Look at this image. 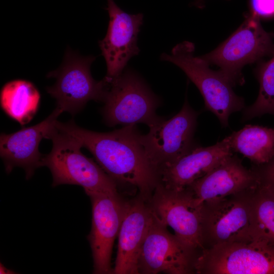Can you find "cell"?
<instances>
[{
	"label": "cell",
	"instance_id": "6da1fadb",
	"mask_svg": "<svg viewBox=\"0 0 274 274\" xmlns=\"http://www.w3.org/2000/svg\"><path fill=\"white\" fill-rule=\"evenodd\" d=\"M56 126L87 149L117 185L135 187L146 198L160 182L159 172L146 155L135 124L108 132L86 129L72 120L58 121Z\"/></svg>",
	"mask_w": 274,
	"mask_h": 274
},
{
	"label": "cell",
	"instance_id": "7a4b0ae2",
	"mask_svg": "<svg viewBox=\"0 0 274 274\" xmlns=\"http://www.w3.org/2000/svg\"><path fill=\"white\" fill-rule=\"evenodd\" d=\"M49 140L52 148L49 153L44 155L42 166L51 173L52 187L78 185L88 196L118 192L117 184L96 162L82 153V146L76 139L57 127Z\"/></svg>",
	"mask_w": 274,
	"mask_h": 274
},
{
	"label": "cell",
	"instance_id": "3957f363",
	"mask_svg": "<svg viewBox=\"0 0 274 274\" xmlns=\"http://www.w3.org/2000/svg\"><path fill=\"white\" fill-rule=\"evenodd\" d=\"M194 49L192 43L184 41L175 46L170 54H162L160 58L185 73L203 96L205 109L215 115L222 127H228L230 115L245 108L244 100L234 93L232 85L219 71L211 70L201 56L194 55Z\"/></svg>",
	"mask_w": 274,
	"mask_h": 274
},
{
	"label": "cell",
	"instance_id": "277c9868",
	"mask_svg": "<svg viewBox=\"0 0 274 274\" xmlns=\"http://www.w3.org/2000/svg\"><path fill=\"white\" fill-rule=\"evenodd\" d=\"M107 81L102 109L107 125L142 123L150 126L162 118L156 113L160 99L136 73L127 68L117 77Z\"/></svg>",
	"mask_w": 274,
	"mask_h": 274
},
{
	"label": "cell",
	"instance_id": "5b68a950",
	"mask_svg": "<svg viewBox=\"0 0 274 274\" xmlns=\"http://www.w3.org/2000/svg\"><path fill=\"white\" fill-rule=\"evenodd\" d=\"M260 18L252 14L219 47L201 56L209 64H215L232 86L243 84L242 69L274 52L271 35L264 29Z\"/></svg>",
	"mask_w": 274,
	"mask_h": 274
},
{
	"label": "cell",
	"instance_id": "8992f818",
	"mask_svg": "<svg viewBox=\"0 0 274 274\" xmlns=\"http://www.w3.org/2000/svg\"><path fill=\"white\" fill-rule=\"evenodd\" d=\"M95 59L93 56H82L67 50L61 65L47 74L48 78L56 81L46 90L56 99V107L62 112L74 116L89 101H104L109 83L105 78L96 81L92 77L90 66Z\"/></svg>",
	"mask_w": 274,
	"mask_h": 274
},
{
	"label": "cell",
	"instance_id": "52a82bcc",
	"mask_svg": "<svg viewBox=\"0 0 274 274\" xmlns=\"http://www.w3.org/2000/svg\"><path fill=\"white\" fill-rule=\"evenodd\" d=\"M193 268L198 273L274 274V244L260 239L216 244L203 250Z\"/></svg>",
	"mask_w": 274,
	"mask_h": 274
},
{
	"label": "cell",
	"instance_id": "ba28073f",
	"mask_svg": "<svg viewBox=\"0 0 274 274\" xmlns=\"http://www.w3.org/2000/svg\"><path fill=\"white\" fill-rule=\"evenodd\" d=\"M152 194L149 203L155 217L191 250L203 248V204L196 201L191 190L170 188L159 182Z\"/></svg>",
	"mask_w": 274,
	"mask_h": 274
},
{
	"label": "cell",
	"instance_id": "9c48e42d",
	"mask_svg": "<svg viewBox=\"0 0 274 274\" xmlns=\"http://www.w3.org/2000/svg\"><path fill=\"white\" fill-rule=\"evenodd\" d=\"M198 113L187 100L178 113L168 120L162 118L141 136L146 155L158 170L188 153L196 146L194 135Z\"/></svg>",
	"mask_w": 274,
	"mask_h": 274
},
{
	"label": "cell",
	"instance_id": "30bf717a",
	"mask_svg": "<svg viewBox=\"0 0 274 274\" xmlns=\"http://www.w3.org/2000/svg\"><path fill=\"white\" fill-rule=\"evenodd\" d=\"M91 228L87 236L92 251L93 273H114L111 257L115 239L118 235L126 202L118 192L90 195Z\"/></svg>",
	"mask_w": 274,
	"mask_h": 274
},
{
	"label": "cell",
	"instance_id": "8fae6325",
	"mask_svg": "<svg viewBox=\"0 0 274 274\" xmlns=\"http://www.w3.org/2000/svg\"><path fill=\"white\" fill-rule=\"evenodd\" d=\"M192 251L168 232L167 226L153 215L139 255V273H189L193 268Z\"/></svg>",
	"mask_w": 274,
	"mask_h": 274
},
{
	"label": "cell",
	"instance_id": "7c38bea8",
	"mask_svg": "<svg viewBox=\"0 0 274 274\" xmlns=\"http://www.w3.org/2000/svg\"><path fill=\"white\" fill-rule=\"evenodd\" d=\"M106 10L110 20L106 36L98 43L107 64L105 78L110 81L121 75L129 59L139 53L138 36L143 15L126 13L114 0H107Z\"/></svg>",
	"mask_w": 274,
	"mask_h": 274
},
{
	"label": "cell",
	"instance_id": "4fadbf2b",
	"mask_svg": "<svg viewBox=\"0 0 274 274\" xmlns=\"http://www.w3.org/2000/svg\"><path fill=\"white\" fill-rule=\"evenodd\" d=\"M62 111L56 107L40 123L11 133L0 136V155L7 174L20 167L25 171L26 179L31 178L36 169L42 166L44 155L39 151L43 139H49L56 130L57 119Z\"/></svg>",
	"mask_w": 274,
	"mask_h": 274
},
{
	"label": "cell",
	"instance_id": "5bb4252c",
	"mask_svg": "<svg viewBox=\"0 0 274 274\" xmlns=\"http://www.w3.org/2000/svg\"><path fill=\"white\" fill-rule=\"evenodd\" d=\"M203 236L212 246L224 243L248 242L254 238L252 200L224 198L203 204Z\"/></svg>",
	"mask_w": 274,
	"mask_h": 274
},
{
	"label": "cell",
	"instance_id": "9a60e30c",
	"mask_svg": "<svg viewBox=\"0 0 274 274\" xmlns=\"http://www.w3.org/2000/svg\"><path fill=\"white\" fill-rule=\"evenodd\" d=\"M261 177L258 171L245 167L236 155H231L188 188L200 204L219 201L260 186Z\"/></svg>",
	"mask_w": 274,
	"mask_h": 274
},
{
	"label": "cell",
	"instance_id": "2e32d148",
	"mask_svg": "<svg viewBox=\"0 0 274 274\" xmlns=\"http://www.w3.org/2000/svg\"><path fill=\"white\" fill-rule=\"evenodd\" d=\"M153 219L149 202L143 196L126 202L118 233L115 274H139L140 252Z\"/></svg>",
	"mask_w": 274,
	"mask_h": 274
},
{
	"label": "cell",
	"instance_id": "e0dca14e",
	"mask_svg": "<svg viewBox=\"0 0 274 274\" xmlns=\"http://www.w3.org/2000/svg\"><path fill=\"white\" fill-rule=\"evenodd\" d=\"M229 136L216 144L196 146L188 153L159 170L160 183L177 190L189 187L233 155Z\"/></svg>",
	"mask_w": 274,
	"mask_h": 274
},
{
	"label": "cell",
	"instance_id": "ac0fdd59",
	"mask_svg": "<svg viewBox=\"0 0 274 274\" xmlns=\"http://www.w3.org/2000/svg\"><path fill=\"white\" fill-rule=\"evenodd\" d=\"M41 94L31 82L15 79L5 83L0 91V106L5 114L21 126L29 123L39 108Z\"/></svg>",
	"mask_w": 274,
	"mask_h": 274
},
{
	"label": "cell",
	"instance_id": "d6986e66",
	"mask_svg": "<svg viewBox=\"0 0 274 274\" xmlns=\"http://www.w3.org/2000/svg\"><path fill=\"white\" fill-rule=\"evenodd\" d=\"M233 151L256 164H265L274 157V127L247 125L228 136Z\"/></svg>",
	"mask_w": 274,
	"mask_h": 274
},
{
	"label": "cell",
	"instance_id": "ffe728a7",
	"mask_svg": "<svg viewBox=\"0 0 274 274\" xmlns=\"http://www.w3.org/2000/svg\"><path fill=\"white\" fill-rule=\"evenodd\" d=\"M257 194L252 199L253 237L274 244V189L262 181Z\"/></svg>",
	"mask_w": 274,
	"mask_h": 274
},
{
	"label": "cell",
	"instance_id": "44dd1931",
	"mask_svg": "<svg viewBox=\"0 0 274 274\" xmlns=\"http://www.w3.org/2000/svg\"><path fill=\"white\" fill-rule=\"evenodd\" d=\"M257 76L258 95L254 104L244 109V121L266 114L274 116V52L270 59L260 65Z\"/></svg>",
	"mask_w": 274,
	"mask_h": 274
},
{
	"label": "cell",
	"instance_id": "7402d4cb",
	"mask_svg": "<svg viewBox=\"0 0 274 274\" xmlns=\"http://www.w3.org/2000/svg\"><path fill=\"white\" fill-rule=\"evenodd\" d=\"M252 13L259 18L274 17V0H250Z\"/></svg>",
	"mask_w": 274,
	"mask_h": 274
},
{
	"label": "cell",
	"instance_id": "603a6c76",
	"mask_svg": "<svg viewBox=\"0 0 274 274\" xmlns=\"http://www.w3.org/2000/svg\"><path fill=\"white\" fill-rule=\"evenodd\" d=\"M262 172H259L262 181L266 182L274 189V157L267 164Z\"/></svg>",
	"mask_w": 274,
	"mask_h": 274
},
{
	"label": "cell",
	"instance_id": "cb8c5ba5",
	"mask_svg": "<svg viewBox=\"0 0 274 274\" xmlns=\"http://www.w3.org/2000/svg\"><path fill=\"white\" fill-rule=\"evenodd\" d=\"M0 273H15L14 271L9 269L8 268H6L4 266V265L1 263L0 264Z\"/></svg>",
	"mask_w": 274,
	"mask_h": 274
}]
</instances>
